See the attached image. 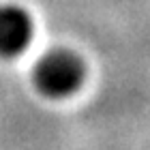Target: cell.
I'll return each instance as SVG.
<instances>
[{"label":"cell","instance_id":"cell-2","mask_svg":"<svg viewBox=\"0 0 150 150\" xmlns=\"http://www.w3.org/2000/svg\"><path fill=\"white\" fill-rule=\"evenodd\" d=\"M35 24L19 4H0V58H13L30 45Z\"/></svg>","mask_w":150,"mask_h":150},{"label":"cell","instance_id":"cell-1","mask_svg":"<svg viewBox=\"0 0 150 150\" xmlns=\"http://www.w3.org/2000/svg\"><path fill=\"white\" fill-rule=\"evenodd\" d=\"M86 67L75 52L58 47L41 56L32 71L37 90L50 99H64L84 84Z\"/></svg>","mask_w":150,"mask_h":150}]
</instances>
